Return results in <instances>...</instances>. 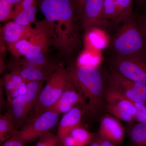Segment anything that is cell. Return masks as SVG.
I'll return each mask as SVG.
<instances>
[{
	"label": "cell",
	"instance_id": "obj_33",
	"mask_svg": "<svg viewBox=\"0 0 146 146\" xmlns=\"http://www.w3.org/2000/svg\"><path fill=\"white\" fill-rule=\"evenodd\" d=\"M54 146H63V144H62V142H61L59 140V141H58V142H57V143Z\"/></svg>",
	"mask_w": 146,
	"mask_h": 146
},
{
	"label": "cell",
	"instance_id": "obj_17",
	"mask_svg": "<svg viewBox=\"0 0 146 146\" xmlns=\"http://www.w3.org/2000/svg\"><path fill=\"white\" fill-rule=\"evenodd\" d=\"M131 143L135 146H146V123H139L129 133Z\"/></svg>",
	"mask_w": 146,
	"mask_h": 146
},
{
	"label": "cell",
	"instance_id": "obj_28",
	"mask_svg": "<svg viewBox=\"0 0 146 146\" xmlns=\"http://www.w3.org/2000/svg\"><path fill=\"white\" fill-rule=\"evenodd\" d=\"M61 142L64 146H80L75 139L70 134L63 138Z\"/></svg>",
	"mask_w": 146,
	"mask_h": 146
},
{
	"label": "cell",
	"instance_id": "obj_18",
	"mask_svg": "<svg viewBox=\"0 0 146 146\" xmlns=\"http://www.w3.org/2000/svg\"><path fill=\"white\" fill-rule=\"evenodd\" d=\"M80 146H88L94 139L95 134L80 126L75 128L70 133Z\"/></svg>",
	"mask_w": 146,
	"mask_h": 146
},
{
	"label": "cell",
	"instance_id": "obj_5",
	"mask_svg": "<svg viewBox=\"0 0 146 146\" xmlns=\"http://www.w3.org/2000/svg\"><path fill=\"white\" fill-rule=\"evenodd\" d=\"M59 115L51 111L43 112L29 120L18 130L16 136L25 145L38 140L43 134L50 131L57 123Z\"/></svg>",
	"mask_w": 146,
	"mask_h": 146
},
{
	"label": "cell",
	"instance_id": "obj_9",
	"mask_svg": "<svg viewBox=\"0 0 146 146\" xmlns=\"http://www.w3.org/2000/svg\"><path fill=\"white\" fill-rule=\"evenodd\" d=\"M104 1L85 0L82 15L85 31H89L105 21L103 18Z\"/></svg>",
	"mask_w": 146,
	"mask_h": 146
},
{
	"label": "cell",
	"instance_id": "obj_10",
	"mask_svg": "<svg viewBox=\"0 0 146 146\" xmlns=\"http://www.w3.org/2000/svg\"><path fill=\"white\" fill-rule=\"evenodd\" d=\"M98 134L102 138L119 145L124 140L125 131L118 119L106 115L101 120Z\"/></svg>",
	"mask_w": 146,
	"mask_h": 146
},
{
	"label": "cell",
	"instance_id": "obj_29",
	"mask_svg": "<svg viewBox=\"0 0 146 146\" xmlns=\"http://www.w3.org/2000/svg\"><path fill=\"white\" fill-rule=\"evenodd\" d=\"M74 1L77 11L79 14L82 15L85 0H74Z\"/></svg>",
	"mask_w": 146,
	"mask_h": 146
},
{
	"label": "cell",
	"instance_id": "obj_3",
	"mask_svg": "<svg viewBox=\"0 0 146 146\" xmlns=\"http://www.w3.org/2000/svg\"><path fill=\"white\" fill-rule=\"evenodd\" d=\"M73 84L66 69L61 66L58 67L47 79L28 121L45 112Z\"/></svg>",
	"mask_w": 146,
	"mask_h": 146
},
{
	"label": "cell",
	"instance_id": "obj_7",
	"mask_svg": "<svg viewBox=\"0 0 146 146\" xmlns=\"http://www.w3.org/2000/svg\"><path fill=\"white\" fill-rule=\"evenodd\" d=\"M134 0H104L103 18L116 22L127 21L131 18Z\"/></svg>",
	"mask_w": 146,
	"mask_h": 146
},
{
	"label": "cell",
	"instance_id": "obj_25",
	"mask_svg": "<svg viewBox=\"0 0 146 146\" xmlns=\"http://www.w3.org/2000/svg\"><path fill=\"white\" fill-rule=\"evenodd\" d=\"M107 139L102 138L98 133L95 135L93 140L88 146H118Z\"/></svg>",
	"mask_w": 146,
	"mask_h": 146
},
{
	"label": "cell",
	"instance_id": "obj_12",
	"mask_svg": "<svg viewBox=\"0 0 146 146\" xmlns=\"http://www.w3.org/2000/svg\"><path fill=\"white\" fill-rule=\"evenodd\" d=\"M83 114V109L76 105L64 114L59 123L56 134L61 142L73 129L80 126Z\"/></svg>",
	"mask_w": 146,
	"mask_h": 146
},
{
	"label": "cell",
	"instance_id": "obj_31",
	"mask_svg": "<svg viewBox=\"0 0 146 146\" xmlns=\"http://www.w3.org/2000/svg\"><path fill=\"white\" fill-rule=\"evenodd\" d=\"M140 25L141 27H146V15L141 19Z\"/></svg>",
	"mask_w": 146,
	"mask_h": 146
},
{
	"label": "cell",
	"instance_id": "obj_2",
	"mask_svg": "<svg viewBox=\"0 0 146 146\" xmlns=\"http://www.w3.org/2000/svg\"><path fill=\"white\" fill-rule=\"evenodd\" d=\"M113 46L118 56L146 58V37L140 24L131 18L126 21L115 36Z\"/></svg>",
	"mask_w": 146,
	"mask_h": 146
},
{
	"label": "cell",
	"instance_id": "obj_6",
	"mask_svg": "<svg viewBox=\"0 0 146 146\" xmlns=\"http://www.w3.org/2000/svg\"><path fill=\"white\" fill-rule=\"evenodd\" d=\"M113 65L116 72L123 76L146 85V58L117 56Z\"/></svg>",
	"mask_w": 146,
	"mask_h": 146
},
{
	"label": "cell",
	"instance_id": "obj_1",
	"mask_svg": "<svg viewBox=\"0 0 146 146\" xmlns=\"http://www.w3.org/2000/svg\"><path fill=\"white\" fill-rule=\"evenodd\" d=\"M68 75L86 102L84 114L94 116L102 105L105 93L102 77L97 68L89 66H70Z\"/></svg>",
	"mask_w": 146,
	"mask_h": 146
},
{
	"label": "cell",
	"instance_id": "obj_24",
	"mask_svg": "<svg viewBox=\"0 0 146 146\" xmlns=\"http://www.w3.org/2000/svg\"><path fill=\"white\" fill-rule=\"evenodd\" d=\"M12 18L14 19V22L22 26L28 27L31 24L29 20L26 10L23 11L13 15Z\"/></svg>",
	"mask_w": 146,
	"mask_h": 146
},
{
	"label": "cell",
	"instance_id": "obj_21",
	"mask_svg": "<svg viewBox=\"0 0 146 146\" xmlns=\"http://www.w3.org/2000/svg\"><path fill=\"white\" fill-rule=\"evenodd\" d=\"M59 141L56 135L49 131L38 138L35 146H54Z\"/></svg>",
	"mask_w": 146,
	"mask_h": 146
},
{
	"label": "cell",
	"instance_id": "obj_4",
	"mask_svg": "<svg viewBox=\"0 0 146 146\" xmlns=\"http://www.w3.org/2000/svg\"><path fill=\"white\" fill-rule=\"evenodd\" d=\"M44 82H31L25 94L10 100L6 105L7 112L13 117L17 129L23 127L29 120L43 88Z\"/></svg>",
	"mask_w": 146,
	"mask_h": 146
},
{
	"label": "cell",
	"instance_id": "obj_32",
	"mask_svg": "<svg viewBox=\"0 0 146 146\" xmlns=\"http://www.w3.org/2000/svg\"><path fill=\"white\" fill-rule=\"evenodd\" d=\"M22 0H8L9 2L12 4H18V3L21 2Z\"/></svg>",
	"mask_w": 146,
	"mask_h": 146
},
{
	"label": "cell",
	"instance_id": "obj_13",
	"mask_svg": "<svg viewBox=\"0 0 146 146\" xmlns=\"http://www.w3.org/2000/svg\"><path fill=\"white\" fill-rule=\"evenodd\" d=\"M35 31L29 26H22L13 21L5 25L3 29V37L6 42L14 44L21 39L31 37Z\"/></svg>",
	"mask_w": 146,
	"mask_h": 146
},
{
	"label": "cell",
	"instance_id": "obj_19",
	"mask_svg": "<svg viewBox=\"0 0 146 146\" xmlns=\"http://www.w3.org/2000/svg\"><path fill=\"white\" fill-rule=\"evenodd\" d=\"M106 109L108 112L118 120L128 123L131 122L135 120L133 116L129 113L118 107L115 105L107 104Z\"/></svg>",
	"mask_w": 146,
	"mask_h": 146
},
{
	"label": "cell",
	"instance_id": "obj_23",
	"mask_svg": "<svg viewBox=\"0 0 146 146\" xmlns=\"http://www.w3.org/2000/svg\"><path fill=\"white\" fill-rule=\"evenodd\" d=\"M13 5L8 0H0V21H3L12 18Z\"/></svg>",
	"mask_w": 146,
	"mask_h": 146
},
{
	"label": "cell",
	"instance_id": "obj_15",
	"mask_svg": "<svg viewBox=\"0 0 146 146\" xmlns=\"http://www.w3.org/2000/svg\"><path fill=\"white\" fill-rule=\"evenodd\" d=\"M18 129L10 112H7L0 116V144L15 136Z\"/></svg>",
	"mask_w": 146,
	"mask_h": 146
},
{
	"label": "cell",
	"instance_id": "obj_20",
	"mask_svg": "<svg viewBox=\"0 0 146 146\" xmlns=\"http://www.w3.org/2000/svg\"><path fill=\"white\" fill-rule=\"evenodd\" d=\"M25 57L27 62L37 67L52 70L56 69H52L51 67L49 66L47 63L46 56L43 53L29 54Z\"/></svg>",
	"mask_w": 146,
	"mask_h": 146
},
{
	"label": "cell",
	"instance_id": "obj_27",
	"mask_svg": "<svg viewBox=\"0 0 146 146\" xmlns=\"http://www.w3.org/2000/svg\"><path fill=\"white\" fill-rule=\"evenodd\" d=\"M23 143L16 136L7 140L1 145V146H25Z\"/></svg>",
	"mask_w": 146,
	"mask_h": 146
},
{
	"label": "cell",
	"instance_id": "obj_30",
	"mask_svg": "<svg viewBox=\"0 0 146 146\" xmlns=\"http://www.w3.org/2000/svg\"><path fill=\"white\" fill-rule=\"evenodd\" d=\"M3 90L2 88H1V91H0V92H1V96H2V97L1 96V108H3L4 106H5V102L3 101Z\"/></svg>",
	"mask_w": 146,
	"mask_h": 146
},
{
	"label": "cell",
	"instance_id": "obj_34",
	"mask_svg": "<svg viewBox=\"0 0 146 146\" xmlns=\"http://www.w3.org/2000/svg\"><path fill=\"white\" fill-rule=\"evenodd\" d=\"M141 28L142 29V30L143 31L144 34H145L146 37V27H141Z\"/></svg>",
	"mask_w": 146,
	"mask_h": 146
},
{
	"label": "cell",
	"instance_id": "obj_16",
	"mask_svg": "<svg viewBox=\"0 0 146 146\" xmlns=\"http://www.w3.org/2000/svg\"><path fill=\"white\" fill-rule=\"evenodd\" d=\"M11 44L12 51L17 56H25L29 54L42 52L44 48L39 45L33 44L27 39H21Z\"/></svg>",
	"mask_w": 146,
	"mask_h": 146
},
{
	"label": "cell",
	"instance_id": "obj_14",
	"mask_svg": "<svg viewBox=\"0 0 146 146\" xmlns=\"http://www.w3.org/2000/svg\"><path fill=\"white\" fill-rule=\"evenodd\" d=\"M104 98L107 104L115 105L125 110L132 115L135 120L137 110L134 105L135 102L127 98L117 90L110 87L105 92Z\"/></svg>",
	"mask_w": 146,
	"mask_h": 146
},
{
	"label": "cell",
	"instance_id": "obj_22",
	"mask_svg": "<svg viewBox=\"0 0 146 146\" xmlns=\"http://www.w3.org/2000/svg\"><path fill=\"white\" fill-rule=\"evenodd\" d=\"M118 74L121 80L137 92L146 102V85L139 82L132 81L126 78L119 73H118Z\"/></svg>",
	"mask_w": 146,
	"mask_h": 146
},
{
	"label": "cell",
	"instance_id": "obj_26",
	"mask_svg": "<svg viewBox=\"0 0 146 146\" xmlns=\"http://www.w3.org/2000/svg\"><path fill=\"white\" fill-rule=\"evenodd\" d=\"M36 0H22L20 2V4L17 5L13 10L12 16L23 11L28 9L36 2Z\"/></svg>",
	"mask_w": 146,
	"mask_h": 146
},
{
	"label": "cell",
	"instance_id": "obj_8",
	"mask_svg": "<svg viewBox=\"0 0 146 146\" xmlns=\"http://www.w3.org/2000/svg\"><path fill=\"white\" fill-rule=\"evenodd\" d=\"M78 104L82 105L84 111L86 101L73 84L64 92L59 99L46 111H51L60 115L65 114Z\"/></svg>",
	"mask_w": 146,
	"mask_h": 146
},
{
	"label": "cell",
	"instance_id": "obj_11",
	"mask_svg": "<svg viewBox=\"0 0 146 146\" xmlns=\"http://www.w3.org/2000/svg\"><path fill=\"white\" fill-rule=\"evenodd\" d=\"M10 68L11 72L17 73L24 80L28 82H44L54 71L52 69L37 67L26 61L16 63Z\"/></svg>",
	"mask_w": 146,
	"mask_h": 146
}]
</instances>
